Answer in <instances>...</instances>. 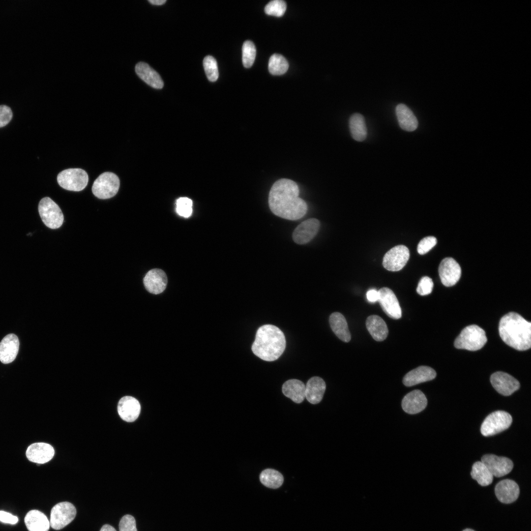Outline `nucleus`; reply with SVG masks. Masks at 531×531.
<instances>
[{"mask_svg":"<svg viewBox=\"0 0 531 531\" xmlns=\"http://www.w3.org/2000/svg\"><path fill=\"white\" fill-rule=\"evenodd\" d=\"M287 8L286 3L282 0H273L269 2L265 7V12L269 15L276 17L283 16Z\"/></svg>","mask_w":531,"mask_h":531,"instance_id":"nucleus-36","label":"nucleus"},{"mask_svg":"<svg viewBox=\"0 0 531 531\" xmlns=\"http://www.w3.org/2000/svg\"><path fill=\"white\" fill-rule=\"evenodd\" d=\"M351 135L355 141L361 142L367 136V128L364 117L359 113L353 114L349 119Z\"/></svg>","mask_w":531,"mask_h":531,"instance_id":"nucleus-30","label":"nucleus"},{"mask_svg":"<svg viewBox=\"0 0 531 531\" xmlns=\"http://www.w3.org/2000/svg\"><path fill=\"white\" fill-rule=\"evenodd\" d=\"M38 211L43 222L48 228L58 229L62 225L64 217L62 211L49 197H45L40 200Z\"/></svg>","mask_w":531,"mask_h":531,"instance_id":"nucleus-8","label":"nucleus"},{"mask_svg":"<svg viewBox=\"0 0 531 531\" xmlns=\"http://www.w3.org/2000/svg\"><path fill=\"white\" fill-rule=\"evenodd\" d=\"M286 348L283 332L277 326L265 324L257 330L251 349L255 355L266 361L277 359Z\"/></svg>","mask_w":531,"mask_h":531,"instance_id":"nucleus-3","label":"nucleus"},{"mask_svg":"<svg viewBox=\"0 0 531 531\" xmlns=\"http://www.w3.org/2000/svg\"><path fill=\"white\" fill-rule=\"evenodd\" d=\"M493 387L500 394L509 396L520 388V383L515 378L503 372L493 373L490 378Z\"/></svg>","mask_w":531,"mask_h":531,"instance_id":"nucleus-13","label":"nucleus"},{"mask_svg":"<svg viewBox=\"0 0 531 531\" xmlns=\"http://www.w3.org/2000/svg\"><path fill=\"white\" fill-rule=\"evenodd\" d=\"M135 70L137 75L151 87L157 89L163 87L164 82L159 74L147 63L138 62Z\"/></svg>","mask_w":531,"mask_h":531,"instance_id":"nucleus-23","label":"nucleus"},{"mask_svg":"<svg viewBox=\"0 0 531 531\" xmlns=\"http://www.w3.org/2000/svg\"><path fill=\"white\" fill-rule=\"evenodd\" d=\"M410 258L409 249L405 245H397L384 255L383 265L388 270L397 271L402 269Z\"/></svg>","mask_w":531,"mask_h":531,"instance_id":"nucleus-10","label":"nucleus"},{"mask_svg":"<svg viewBox=\"0 0 531 531\" xmlns=\"http://www.w3.org/2000/svg\"><path fill=\"white\" fill-rule=\"evenodd\" d=\"M471 474L482 486H488L493 481V475L481 461H477L473 464Z\"/></svg>","mask_w":531,"mask_h":531,"instance_id":"nucleus-31","label":"nucleus"},{"mask_svg":"<svg viewBox=\"0 0 531 531\" xmlns=\"http://www.w3.org/2000/svg\"><path fill=\"white\" fill-rule=\"evenodd\" d=\"M433 285L431 278L428 276H424L421 278L418 284L416 292L421 295H429L432 291Z\"/></svg>","mask_w":531,"mask_h":531,"instance_id":"nucleus-39","label":"nucleus"},{"mask_svg":"<svg viewBox=\"0 0 531 531\" xmlns=\"http://www.w3.org/2000/svg\"><path fill=\"white\" fill-rule=\"evenodd\" d=\"M378 292V301L384 312L392 319H400L402 316L401 308L393 292L386 287L380 289Z\"/></svg>","mask_w":531,"mask_h":531,"instance_id":"nucleus-12","label":"nucleus"},{"mask_svg":"<svg viewBox=\"0 0 531 531\" xmlns=\"http://www.w3.org/2000/svg\"><path fill=\"white\" fill-rule=\"evenodd\" d=\"M306 387L304 383L297 379L285 382L282 387L283 393L296 403H300L305 398Z\"/></svg>","mask_w":531,"mask_h":531,"instance_id":"nucleus-26","label":"nucleus"},{"mask_svg":"<svg viewBox=\"0 0 531 531\" xmlns=\"http://www.w3.org/2000/svg\"><path fill=\"white\" fill-rule=\"evenodd\" d=\"M260 480L264 486L269 488L276 489L282 485L284 477L278 471L272 469H266L261 472Z\"/></svg>","mask_w":531,"mask_h":531,"instance_id":"nucleus-32","label":"nucleus"},{"mask_svg":"<svg viewBox=\"0 0 531 531\" xmlns=\"http://www.w3.org/2000/svg\"><path fill=\"white\" fill-rule=\"evenodd\" d=\"M268 67L271 74L281 75L287 72L289 68V63L283 56L274 54L269 59Z\"/></svg>","mask_w":531,"mask_h":531,"instance_id":"nucleus-33","label":"nucleus"},{"mask_svg":"<svg viewBox=\"0 0 531 531\" xmlns=\"http://www.w3.org/2000/svg\"><path fill=\"white\" fill-rule=\"evenodd\" d=\"M192 205L191 199L187 197L179 198L176 202L177 212L182 217H189L192 213Z\"/></svg>","mask_w":531,"mask_h":531,"instance_id":"nucleus-37","label":"nucleus"},{"mask_svg":"<svg viewBox=\"0 0 531 531\" xmlns=\"http://www.w3.org/2000/svg\"><path fill=\"white\" fill-rule=\"evenodd\" d=\"M330 327L334 334L341 340L348 342L351 340V336L348 324L344 316L339 312H334L329 317Z\"/></svg>","mask_w":531,"mask_h":531,"instance_id":"nucleus-29","label":"nucleus"},{"mask_svg":"<svg viewBox=\"0 0 531 531\" xmlns=\"http://www.w3.org/2000/svg\"><path fill=\"white\" fill-rule=\"evenodd\" d=\"M481 461L485 465L493 476L497 477L507 474L513 467V463L510 459L494 454L484 455L481 458Z\"/></svg>","mask_w":531,"mask_h":531,"instance_id":"nucleus-14","label":"nucleus"},{"mask_svg":"<svg viewBox=\"0 0 531 531\" xmlns=\"http://www.w3.org/2000/svg\"><path fill=\"white\" fill-rule=\"evenodd\" d=\"M24 521L29 531H48L50 526L46 516L37 510L29 511L25 516Z\"/></svg>","mask_w":531,"mask_h":531,"instance_id":"nucleus-27","label":"nucleus"},{"mask_svg":"<svg viewBox=\"0 0 531 531\" xmlns=\"http://www.w3.org/2000/svg\"><path fill=\"white\" fill-rule=\"evenodd\" d=\"M119 531H137L136 521L130 515H125L122 517L119 523Z\"/></svg>","mask_w":531,"mask_h":531,"instance_id":"nucleus-40","label":"nucleus"},{"mask_svg":"<svg viewBox=\"0 0 531 531\" xmlns=\"http://www.w3.org/2000/svg\"><path fill=\"white\" fill-rule=\"evenodd\" d=\"M141 406L134 397L126 396L122 397L118 405V412L122 419L126 422H133L139 416Z\"/></svg>","mask_w":531,"mask_h":531,"instance_id":"nucleus-19","label":"nucleus"},{"mask_svg":"<svg viewBox=\"0 0 531 531\" xmlns=\"http://www.w3.org/2000/svg\"><path fill=\"white\" fill-rule=\"evenodd\" d=\"M463 531H473V530H472V529H466L463 530Z\"/></svg>","mask_w":531,"mask_h":531,"instance_id":"nucleus-46","label":"nucleus"},{"mask_svg":"<svg viewBox=\"0 0 531 531\" xmlns=\"http://www.w3.org/2000/svg\"><path fill=\"white\" fill-rule=\"evenodd\" d=\"M76 509L70 502H63L57 503L51 509L50 525L54 530H60L75 518Z\"/></svg>","mask_w":531,"mask_h":531,"instance_id":"nucleus-9","label":"nucleus"},{"mask_svg":"<svg viewBox=\"0 0 531 531\" xmlns=\"http://www.w3.org/2000/svg\"><path fill=\"white\" fill-rule=\"evenodd\" d=\"M512 422V416L507 412L495 411L489 414L484 420L480 431L484 436H493L508 429Z\"/></svg>","mask_w":531,"mask_h":531,"instance_id":"nucleus-7","label":"nucleus"},{"mask_svg":"<svg viewBox=\"0 0 531 531\" xmlns=\"http://www.w3.org/2000/svg\"><path fill=\"white\" fill-rule=\"evenodd\" d=\"M299 190L293 180L281 178L272 185L268 195L269 207L275 215L282 218L296 220L307 212L306 202L299 197Z\"/></svg>","mask_w":531,"mask_h":531,"instance_id":"nucleus-1","label":"nucleus"},{"mask_svg":"<svg viewBox=\"0 0 531 531\" xmlns=\"http://www.w3.org/2000/svg\"><path fill=\"white\" fill-rule=\"evenodd\" d=\"M100 531H117L112 526L106 524L104 525L100 529Z\"/></svg>","mask_w":531,"mask_h":531,"instance_id":"nucleus-44","label":"nucleus"},{"mask_svg":"<svg viewBox=\"0 0 531 531\" xmlns=\"http://www.w3.org/2000/svg\"><path fill=\"white\" fill-rule=\"evenodd\" d=\"M0 521L3 523L14 525L18 522V518L17 516H14L10 513L4 511H0Z\"/></svg>","mask_w":531,"mask_h":531,"instance_id":"nucleus-42","label":"nucleus"},{"mask_svg":"<svg viewBox=\"0 0 531 531\" xmlns=\"http://www.w3.org/2000/svg\"><path fill=\"white\" fill-rule=\"evenodd\" d=\"M436 376V371L426 366H420L407 373L403 378V383L406 386H412L431 381Z\"/></svg>","mask_w":531,"mask_h":531,"instance_id":"nucleus-22","label":"nucleus"},{"mask_svg":"<svg viewBox=\"0 0 531 531\" xmlns=\"http://www.w3.org/2000/svg\"><path fill=\"white\" fill-rule=\"evenodd\" d=\"M19 349V341L14 334L6 335L0 342V361L4 364L12 362L15 359Z\"/></svg>","mask_w":531,"mask_h":531,"instance_id":"nucleus-21","label":"nucleus"},{"mask_svg":"<svg viewBox=\"0 0 531 531\" xmlns=\"http://www.w3.org/2000/svg\"><path fill=\"white\" fill-rule=\"evenodd\" d=\"M427 405V400L424 394L416 389L407 394L402 401L403 410L409 414H415L422 411Z\"/></svg>","mask_w":531,"mask_h":531,"instance_id":"nucleus-20","label":"nucleus"},{"mask_svg":"<svg viewBox=\"0 0 531 531\" xmlns=\"http://www.w3.org/2000/svg\"><path fill=\"white\" fill-rule=\"evenodd\" d=\"M439 273L442 284L446 287H450L459 281L461 275V269L454 259L446 258L440 264Z\"/></svg>","mask_w":531,"mask_h":531,"instance_id":"nucleus-11","label":"nucleus"},{"mask_svg":"<svg viewBox=\"0 0 531 531\" xmlns=\"http://www.w3.org/2000/svg\"><path fill=\"white\" fill-rule=\"evenodd\" d=\"M499 331L502 341L519 351L531 346V324L515 312H509L500 320Z\"/></svg>","mask_w":531,"mask_h":531,"instance_id":"nucleus-2","label":"nucleus"},{"mask_svg":"<svg viewBox=\"0 0 531 531\" xmlns=\"http://www.w3.org/2000/svg\"><path fill=\"white\" fill-rule=\"evenodd\" d=\"M487 339L485 331L479 326L472 324L466 326L454 341L457 349L475 351L481 349Z\"/></svg>","mask_w":531,"mask_h":531,"instance_id":"nucleus-4","label":"nucleus"},{"mask_svg":"<svg viewBox=\"0 0 531 531\" xmlns=\"http://www.w3.org/2000/svg\"><path fill=\"white\" fill-rule=\"evenodd\" d=\"M12 118L11 109L6 105H0V128L7 125Z\"/></svg>","mask_w":531,"mask_h":531,"instance_id":"nucleus-41","label":"nucleus"},{"mask_svg":"<svg viewBox=\"0 0 531 531\" xmlns=\"http://www.w3.org/2000/svg\"><path fill=\"white\" fill-rule=\"evenodd\" d=\"M119 184V179L116 174L111 172H105L94 180L92 186V192L98 199H108L116 195Z\"/></svg>","mask_w":531,"mask_h":531,"instance_id":"nucleus-5","label":"nucleus"},{"mask_svg":"<svg viewBox=\"0 0 531 531\" xmlns=\"http://www.w3.org/2000/svg\"><path fill=\"white\" fill-rule=\"evenodd\" d=\"M395 112L400 127L403 130L412 132L418 126V120L412 110L406 105L399 104Z\"/></svg>","mask_w":531,"mask_h":531,"instance_id":"nucleus-25","label":"nucleus"},{"mask_svg":"<svg viewBox=\"0 0 531 531\" xmlns=\"http://www.w3.org/2000/svg\"><path fill=\"white\" fill-rule=\"evenodd\" d=\"M88 177L87 172L80 168H71L60 172L57 181L63 189L73 191H80L87 185Z\"/></svg>","mask_w":531,"mask_h":531,"instance_id":"nucleus-6","label":"nucleus"},{"mask_svg":"<svg viewBox=\"0 0 531 531\" xmlns=\"http://www.w3.org/2000/svg\"><path fill=\"white\" fill-rule=\"evenodd\" d=\"M367 329L373 338L377 341L384 340L387 336L388 330L384 320L380 316H369L366 321Z\"/></svg>","mask_w":531,"mask_h":531,"instance_id":"nucleus-28","label":"nucleus"},{"mask_svg":"<svg viewBox=\"0 0 531 531\" xmlns=\"http://www.w3.org/2000/svg\"><path fill=\"white\" fill-rule=\"evenodd\" d=\"M495 492L497 499L501 502L510 503L518 499L520 489L514 481L507 479L501 480L496 485Z\"/></svg>","mask_w":531,"mask_h":531,"instance_id":"nucleus-18","label":"nucleus"},{"mask_svg":"<svg viewBox=\"0 0 531 531\" xmlns=\"http://www.w3.org/2000/svg\"><path fill=\"white\" fill-rule=\"evenodd\" d=\"M305 387V398L309 402L316 404L321 401L326 388L323 379L313 377L308 381Z\"/></svg>","mask_w":531,"mask_h":531,"instance_id":"nucleus-24","label":"nucleus"},{"mask_svg":"<svg viewBox=\"0 0 531 531\" xmlns=\"http://www.w3.org/2000/svg\"><path fill=\"white\" fill-rule=\"evenodd\" d=\"M437 239L433 236H428L422 238L417 245V252L420 255H423L429 252L437 244Z\"/></svg>","mask_w":531,"mask_h":531,"instance_id":"nucleus-38","label":"nucleus"},{"mask_svg":"<svg viewBox=\"0 0 531 531\" xmlns=\"http://www.w3.org/2000/svg\"><path fill=\"white\" fill-rule=\"evenodd\" d=\"M148 1L152 4L160 5L165 3L166 0H148Z\"/></svg>","mask_w":531,"mask_h":531,"instance_id":"nucleus-45","label":"nucleus"},{"mask_svg":"<svg viewBox=\"0 0 531 531\" xmlns=\"http://www.w3.org/2000/svg\"><path fill=\"white\" fill-rule=\"evenodd\" d=\"M203 66L208 80L210 82L216 81L219 76L216 59L211 56H207L203 60Z\"/></svg>","mask_w":531,"mask_h":531,"instance_id":"nucleus-35","label":"nucleus"},{"mask_svg":"<svg viewBox=\"0 0 531 531\" xmlns=\"http://www.w3.org/2000/svg\"><path fill=\"white\" fill-rule=\"evenodd\" d=\"M320 226V221L316 218H310L302 222L293 232L292 237L294 241L299 244L309 242L316 236Z\"/></svg>","mask_w":531,"mask_h":531,"instance_id":"nucleus-15","label":"nucleus"},{"mask_svg":"<svg viewBox=\"0 0 531 531\" xmlns=\"http://www.w3.org/2000/svg\"><path fill=\"white\" fill-rule=\"evenodd\" d=\"M242 53L243 66L250 68L252 66L256 57V49L254 44L251 41H245L242 45Z\"/></svg>","mask_w":531,"mask_h":531,"instance_id":"nucleus-34","label":"nucleus"},{"mask_svg":"<svg viewBox=\"0 0 531 531\" xmlns=\"http://www.w3.org/2000/svg\"><path fill=\"white\" fill-rule=\"evenodd\" d=\"M26 454L29 461L38 464H44L52 459L55 450L48 443L35 442L28 447Z\"/></svg>","mask_w":531,"mask_h":531,"instance_id":"nucleus-16","label":"nucleus"},{"mask_svg":"<svg viewBox=\"0 0 531 531\" xmlns=\"http://www.w3.org/2000/svg\"><path fill=\"white\" fill-rule=\"evenodd\" d=\"M146 289L150 293L159 294L166 289L167 277L165 272L158 268L148 271L143 280Z\"/></svg>","mask_w":531,"mask_h":531,"instance_id":"nucleus-17","label":"nucleus"},{"mask_svg":"<svg viewBox=\"0 0 531 531\" xmlns=\"http://www.w3.org/2000/svg\"><path fill=\"white\" fill-rule=\"evenodd\" d=\"M379 297V294L378 291L374 289H370L366 293V298L367 300L370 302H376L378 301Z\"/></svg>","mask_w":531,"mask_h":531,"instance_id":"nucleus-43","label":"nucleus"}]
</instances>
